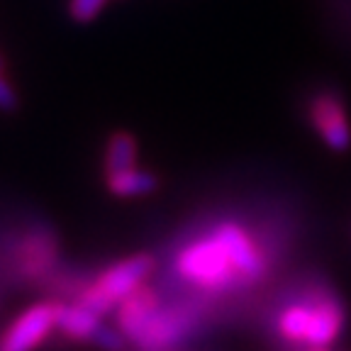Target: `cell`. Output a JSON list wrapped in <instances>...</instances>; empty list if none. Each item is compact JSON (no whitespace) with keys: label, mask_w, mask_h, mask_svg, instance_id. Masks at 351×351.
I'll return each mask as SVG.
<instances>
[{"label":"cell","mask_w":351,"mask_h":351,"mask_svg":"<svg viewBox=\"0 0 351 351\" xmlns=\"http://www.w3.org/2000/svg\"><path fill=\"white\" fill-rule=\"evenodd\" d=\"M108 0H69V15L78 25H88L103 12Z\"/></svg>","instance_id":"cell-10"},{"label":"cell","mask_w":351,"mask_h":351,"mask_svg":"<svg viewBox=\"0 0 351 351\" xmlns=\"http://www.w3.org/2000/svg\"><path fill=\"white\" fill-rule=\"evenodd\" d=\"M156 269V258L152 254H132L122 261L112 263L105 271H100L90 283L78 293L76 300L86 305L88 310L98 313L100 317L115 313L122 300L137 293L147 278Z\"/></svg>","instance_id":"cell-4"},{"label":"cell","mask_w":351,"mask_h":351,"mask_svg":"<svg viewBox=\"0 0 351 351\" xmlns=\"http://www.w3.org/2000/svg\"><path fill=\"white\" fill-rule=\"evenodd\" d=\"M17 105H20V98H17L15 88L0 73V110L3 112H12V110H17Z\"/></svg>","instance_id":"cell-11"},{"label":"cell","mask_w":351,"mask_h":351,"mask_svg":"<svg viewBox=\"0 0 351 351\" xmlns=\"http://www.w3.org/2000/svg\"><path fill=\"white\" fill-rule=\"evenodd\" d=\"M183 280L205 291H230L266 274V258L254 239L234 222H219L208 237L191 241L176 256Z\"/></svg>","instance_id":"cell-1"},{"label":"cell","mask_w":351,"mask_h":351,"mask_svg":"<svg viewBox=\"0 0 351 351\" xmlns=\"http://www.w3.org/2000/svg\"><path fill=\"white\" fill-rule=\"evenodd\" d=\"M310 122L332 152H346L351 147V127L341 100L332 93H322L310 103Z\"/></svg>","instance_id":"cell-7"},{"label":"cell","mask_w":351,"mask_h":351,"mask_svg":"<svg viewBox=\"0 0 351 351\" xmlns=\"http://www.w3.org/2000/svg\"><path fill=\"white\" fill-rule=\"evenodd\" d=\"M307 351H327V349H307Z\"/></svg>","instance_id":"cell-12"},{"label":"cell","mask_w":351,"mask_h":351,"mask_svg":"<svg viewBox=\"0 0 351 351\" xmlns=\"http://www.w3.org/2000/svg\"><path fill=\"white\" fill-rule=\"evenodd\" d=\"M137 154L139 144L132 137L130 132H115L105 144V176L117 173V171H127L132 166H137Z\"/></svg>","instance_id":"cell-9"},{"label":"cell","mask_w":351,"mask_h":351,"mask_svg":"<svg viewBox=\"0 0 351 351\" xmlns=\"http://www.w3.org/2000/svg\"><path fill=\"white\" fill-rule=\"evenodd\" d=\"M105 186L115 197H144L152 195L159 188V178L149 169L142 166H132L127 171H117V173L105 176Z\"/></svg>","instance_id":"cell-8"},{"label":"cell","mask_w":351,"mask_h":351,"mask_svg":"<svg viewBox=\"0 0 351 351\" xmlns=\"http://www.w3.org/2000/svg\"><path fill=\"white\" fill-rule=\"evenodd\" d=\"M59 302L42 300L22 310L0 335V351H37L56 329Z\"/></svg>","instance_id":"cell-6"},{"label":"cell","mask_w":351,"mask_h":351,"mask_svg":"<svg viewBox=\"0 0 351 351\" xmlns=\"http://www.w3.org/2000/svg\"><path fill=\"white\" fill-rule=\"evenodd\" d=\"M344 307L337 298L319 295L283 307L276 319V329L285 341L307 349H327L344 327Z\"/></svg>","instance_id":"cell-3"},{"label":"cell","mask_w":351,"mask_h":351,"mask_svg":"<svg viewBox=\"0 0 351 351\" xmlns=\"http://www.w3.org/2000/svg\"><path fill=\"white\" fill-rule=\"evenodd\" d=\"M56 329L71 341H86L95 344L103 351H122L127 344V337L120 327H110L105 317L88 310L81 302H59L56 310Z\"/></svg>","instance_id":"cell-5"},{"label":"cell","mask_w":351,"mask_h":351,"mask_svg":"<svg viewBox=\"0 0 351 351\" xmlns=\"http://www.w3.org/2000/svg\"><path fill=\"white\" fill-rule=\"evenodd\" d=\"M117 327L127 341L144 351L166 349L195 332V315L176 307H161L152 288L142 285L117 305Z\"/></svg>","instance_id":"cell-2"},{"label":"cell","mask_w":351,"mask_h":351,"mask_svg":"<svg viewBox=\"0 0 351 351\" xmlns=\"http://www.w3.org/2000/svg\"><path fill=\"white\" fill-rule=\"evenodd\" d=\"M0 69H3V59H0Z\"/></svg>","instance_id":"cell-13"}]
</instances>
